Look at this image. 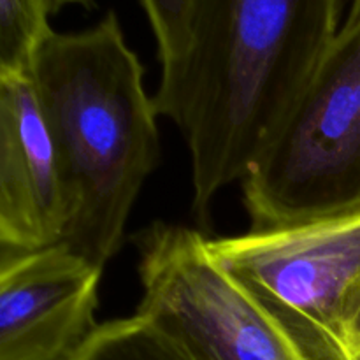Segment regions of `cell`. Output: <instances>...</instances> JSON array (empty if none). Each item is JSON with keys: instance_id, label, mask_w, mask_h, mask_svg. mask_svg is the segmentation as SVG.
Masks as SVG:
<instances>
[{"instance_id": "obj_1", "label": "cell", "mask_w": 360, "mask_h": 360, "mask_svg": "<svg viewBox=\"0 0 360 360\" xmlns=\"http://www.w3.org/2000/svg\"><path fill=\"white\" fill-rule=\"evenodd\" d=\"M343 0H193L192 37L153 101L185 137L193 211L241 181L341 28Z\"/></svg>"}, {"instance_id": "obj_2", "label": "cell", "mask_w": 360, "mask_h": 360, "mask_svg": "<svg viewBox=\"0 0 360 360\" xmlns=\"http://www.w3.org/2000/svg\"><path fill=\"white\" fill-rule=\"evenodd\" d=\"M62 162L65 243L104 269L160 160L157 105L115 11L95 27L53 34L30 70Z\"/></svg>"}, {"instance_id": "obj_3", "label": "cell", "mask_w": 360, "mask_h": 360, "mask_svg": "<svg viewBox=\"0 0 360 360\" xmlns=\"http://www.w3.org/2000/svg\"><path fill=\"white\" fill-rule=\"evenodd\" d=\"M241 192L252 231L360 213V2Z\"/></svg>"}, {"instance_id": "obj_4", "label": "cell", "mask_w": 360, "mask_h": 360, "mask_svg": "<svg viewBox=\"0 0 360 360\" xmlns=\"http://www.w3.org/2000/svg\"><path fill=\"white\" fill-rule=\"evenodd\" d=\"M207 243L302 360H355L350 327L360 308V213Z\"/></svg>"}, {"instance_id": "obj_5", "label": "cell", "mask_w": 360, "mask_h": 360, "mask_svg": "<svg viewBox=\"0 0 360 360\" xmlns=\"http://www.w3.org/2000/svg\"><path fill=\"white\" fill-rule=\"evenodd\" d=\"M146 316L193 360H302L210 250V238L157 224L136 236Z\"/></svg>"}, {"instance_id": "obj_6", "label": "cell", "mask_w": 360, "mask_h": 360, "mask_svg": "<svg viewBox=\"0 0 360 360\" xmlns=\"http://www.w3.org/2000/svg\"><path fill=\"white\" fill-rule=\"evenodd\" d=\"M102 267L65 243L0 255V360H69L98 323Z\"/></svg>"}, {"instance_id": "obj_7", "label": "cell", "mask_w": 360, "mask_h": 360, "mask_svg": "<svg viewBox=\"0 0 360 360\" xmlns=\"http://www.w3.org/2000/svg\"><path fill=\"white\" fill-rule=\"evenodd\" d=\"M70 221L62 162L32 74L0 76V245H58Z\"/></svg>"}, {"instance_id": "obj_8", "label": "cell", "mask_w": 360, "mask_h": 360, "mask_svg": "<svg viewBox=\"0 0 360 360\" xmlns=\"http://www.w3.org/2000/svg\"><path fill=\"white\" fill-rule=\"evenodd\" d=\"M69 360H193L188 352L146 316L98 323Z\"/></svg>"}, {"instance_id": "obj_9", "label": "cell", "mask_w": 360, "mask_h": 360, "mask_svg": "<svg viewBox=\"0 0 360 360\" xmlns=\"http://www.w3.org/2000/svg\"><path fill=\"white\" fill-rule=\"evenodd\" d=\"M46 0H0V76L30 74L39 49L55 32Z\"/></svg>"}, {"instance_id": "obj_10", "label": "cell", "mask_w": 360, "mask_h": 360, "mask_svg": "<svg viewBox=\"0 0 360 360\" xmlns=\"http://www.w3.org/2000/svg\"><path fill=\"white\" fill-rule=\"evenodd\" d=\"M157 41L162 76L181 65L192 37L193 0H139Z\"/></svg>"}, {"instance_id": "obj_11", "label": "cell", "mask_w": 360, "mask_h": 360, "mask_svg": "<svg viewBox=\"0 0 360 360\" xmlns=\"http://www.w3.org/2000/svg\"><path fill=\"white\" fill-rule=\"evenodd\" d=\"M46 4H48L49 13L55 14L67 6H81L84 9H91L95 6V0H46Z\"/></svg>"}, {"instance_id": "obj_12", "label": "cell", "mask_w": 360, "mask_h": 360, "mask_svg": "<svg viewBox=\"0 0 360 360\" xmlns=\"http://www.w3.org/2000/svg\"><path fill=\"white\" fill-rule=\"evenodd\" d=\"M350 350L354 354V357H359L360 355V308L350 327Z\"/></svg>"}, {"instance_id": "obj_13", "label": "cell", "mask_w": 360, "mask_h": 360, "mask_svg": "<svg viewBox=\"0 0 360 360\" xmlns=\"http://www.w3.org/2000/svg\"><path fill=\"white\" fill-rule=\"evenodd\" d=\"M355 360H360V355H359V357H355Z\"/></svg>"}, {"instance_id": "obj_14", "label": "cell", "mask_w": 360, "mask_h": 360, "mask_svg": "<svg viewBox=\"0 0 360 360\" xmlns=\"http://www.w3.org/2000/svg\"><path fill=\"white\" fill-rule=\"evenodd\" d=\"M354 2H360V0H354Z\"/></svg>"}]
</instances>
